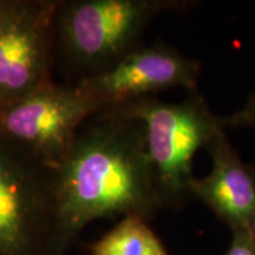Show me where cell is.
<instances>
[{
	"label": "cell",
	"instance_id": "8992f818",
	"mask_svg": "<svg viewBox=\"0 0 255 255\" xmlns=\"http://www.w3.org/2000/svg\"><path fill=\"white\" fill-rule=\"evenodd\" d=\"M59 0H0V108L52 81Z\"/></svg>",
	"mask_w": 255,
	"mask_h": 255
},
{
	"label": "cell",
	"instance_id": "7c38bea8",
	"mask_svg": "<svg viewBox=\"0 0 255 255\" xmlns=\"http://www.w3.org/2000/svg\"><path fill=\"white\" fill-rule=\"evenodd\" d=\"M247 229H248V232H250L252 240H253L254 245H255V206L253 208V212H252V214H251L250 221H248Z\"/></svg>",
	"mask_w": 255,
	"mask_h": 255
},
{
	"label": "cell",
	"instance_id": "6da1fadb",
	"mask_svg": "<svg viewBox=\"0 0 255 255\" xmlns=\"http://www.w3.org/2000/svg\"><path fill=\"white\" fill-rule=\"evenodd\" d=\"M162 209L142 122L103 110L82 124L58 165L44 255L68 254L95 220L136 215L149 222Z\"/></svg>",
	"mask_w": 255,
	"mask_h": 255
},
{
	"label": "cell",
	"instance_id": "7a4b0ae2",
	"mask_svg": "<svg viewBox=\"0 0 255 255\" xmlns=\"http://www.w3.org/2000/svg\"><path fill=\"white\" fill-rule=\"evenodd\" d=\"M194 0H59L55 17V56L77 81L113 68L144 46L151 21L164 12H183Z\"/></svg>",
	"mask_w": 255,
	"mask_h": 255
},
{
	"label": "cell",
	"instance_id": "30bf717a",
	"mask_svg": "<svg viewBox=\"0 0 255 255\" xmlns=\"http://www.w3.org/2000/svg\"><path fill=\"white\" fill-rule=\"evenodd\" d=\"M227 128H255V89L241 109L225 117Z\"/></svg>",
	"mask_w": 255,
	"mask_h": 255
},
{
	"label": "cell",
	"instance_id": "277c9868",
	"mask_svg": "<svg viewBox=\"0 0 255 255\" xmlns=\"http://www.w3.org/2000/svg\"><path fill=\"white\" fill-rule=\"evenodd\" d=\"M58 167L0 136V255H44Z\"/></svg>",
	"mask_w": 255,
	"mask_h": 255
},
{
	"label": "cell",
	"instance_id": "52a82bcc",
	"mask_svg": "<svg viewBox=\"0 0 255 255\" xmlns=\"http://www.w3.org/2000/svg\"><path fill=\"white\" fill-rule=\"evenodd\" d=\"M200 75L199 60L168 44L156 43L139 47L111 69L77 85L103 111L175 88L196 91Z\"/></svg>",
	"mask_w": 255,
	"mask_h": 255
},
{
	"label": "cell",
	"instance_id": "ba28073f",
	"mask_svg": "<svg viewBox=\"0 0 255 255\" xmlns=\"http://www.w3.org/2000/svg\"><path fill=\"white\" fill-rule=\"evenodd\" d=\"M205 149L212 158V171L194 177L191 196L209 207L232 232L247 228L255 206V167L242 161L226 129L216 132Z\"/></svg>",
	"mask_w": 255,
	"mask_h": 255
},
{
	"label": "cell",
	"instance_id": "9c48e42d",
	"mask_svg": "<svg viewBox=\"0 0 255 255\" xmlns=\"http://www.w3.org/2000/svg\"><path fill=\"white\" fill-rule=\"evenodd\" d=\"M91 255H169L148 221L128 215L89 247Z\"/></svg>",
	"mask_w": 255,
	"mask_h": 255
},
{
	"label": "cell",
	"instance_id": "5b68a950",
	"mask_svg": "<svg viewBox=\"0 0 255 255\" xmlns=\"http://www.w3.org/2000/svg\"><path fill=\"white\" fill-rule=\"evenodd\" d=\"M101 111L77 84L51 81L0 108V136L58 167L71 150L82 124Z\"/></svg>",
	"mask_w": 255,
	"mask_h": 255
},
{
	"label": "cell",
	"instance_id": "3957f363",
	"mask_svg": "<svg viewBox=\"0 0 255 255\" xmlns=\"http://www.w3.org/2000/svg\"><path fill=\"white\" fill-rule=\"evenodd\" d=\"M110 109L142 122L164 208L182 207L191 196L194 156L216 132L227 129L225 117L209 109L199 90L188 92L181 103H167L149 96Z\"/></svg>",
	"mask_w": 255,
	"mask_h": 255
},
{
	"label": "cell",
	"instance_id": "8fae6325",
	"mask_svg": "<svg viewBox=\"0 0 255 255\" xmlns=\"http://www.w3.org/2000/svg\"><path fill=\"white\" fill-rule=\"evenodd\" d=\"M223 255H255V245L247 228L232 232V241Z\"/></svg>",
	"mask_w": 255,
	"mask_h": 255
}]
</instances>
